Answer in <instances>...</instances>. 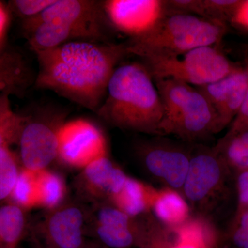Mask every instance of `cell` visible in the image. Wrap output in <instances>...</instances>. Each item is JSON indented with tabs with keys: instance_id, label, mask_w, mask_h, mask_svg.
<instances>
[{
	"instance_id": "cell-1",
	"label": "cell",
	"mask_w": 248,
	"mask_h": 248,
	"mask_svg": "<svg viewBox=\"0 0 248 248\" xmlns=\"http://www.w3.org/2000/svg\"><path fill=\"white\" fill-rule=\"evenodd\" d=\"M34 53L39 66L35 89L53 91L95 113L114 71L130 55L126 43L86 40Z\"/></svg>"
},
{
	"instance_id": "cell-2",
	"label": "cell",
	"mask_w": 248,
	"mask_h": 248,
	"mask_svg": "<svg viewBox=\"0 0 248 248\" xmlns=\"http://www.w3.org/2000/svg\"><path fill=\"white\" fill-rule=\"evenodd\" d=\"M96 113L116 128L160 135L164 115L162 101L141 62L117 67L108 85L107 97Z\"/></svg>"
},
{
	"instance_id": "cell-3",
	"label": "cell",
	"mask_w": 248,
	"mask_h": 248,
	"mask_svg": "<svg viewBox=\"0 0 248 248\" xmlns=\"http://www.w3.org/2000/svg\"><path fill=\"white\" fill-rule=\"evenodd\" d=\"M154 81L164 110L160 135L191 142L221 131L216 111L195 86L172 79Z\"/></svg>"
},
{
	"instance_id": "cell-4",
	"label": "cell",
	"mask_w": 248,
	"mask_h": 248,
	"mask_svg": "<svg viewBox=\"0 0 248 248\" xmlns=\"http://www.w3.org/2000/svg\"><path fill=\"white\" fill-rule=\"evenodd\" d=\"M226 31L224 23L167 11L151 34L126 44L130 55L141 59L176 56L200 47L217 45L226 35Z\"/></svg>"
},
{
	"instance_id": "cell-5",
	"label": "cell",
	"mask_w": 248,
	"mask_h": 248,
	"mask_svg": "<svg viewBox=\"0 0 248 248\" xmlns=\"http://www.w3.org/2000/svg\"><path fill=\"white\" fill-rule=\"evenodd\" d=\"M141 62L154 80L175 79L195 87L221 79L236 67L215 46L176 56L147 57Z\"/></svg>"
},
{
	"instance_id": "cell-6",
	"label": "cell",
	"mask_w": 248,
	"mask_h": 248,
	"mask_svg": "<svg viewBox=\"0 0 248 248\" xmlns=\"http://www.w3.org/2000/svg\"><path fill=\"white\" fill-rule=\"evenodd\" d=\"M68 112L62 108L42 106L26 115L19 138V156L24 169L43 170L58 159V132Z\"/></svg>"
},
{
	"instance_id": "cell-7",
	"label": "cell",
	"mask_w": 248,
	"mask_h": 248,
	"mask_svg": "<svg viewBox=\"0 0 248 248\" xmlns=\"http://www.w3.org/2000/svg\"><path fill=\"white\" fill-rule=\"evenodd\" d=\"M46 22L65 23L86 41L108 42L107 22L102 1L94 0H56L40 15L22 21L23 35Z\"/></svg>"
},
{
	"instance_id": "cell-8",
	"label": "cell",
	"mask_w": 248,
	"mask_h": 248,
	"mask_svg": "<svg viewBox=\"0 0 248 248\" xmlns=\"http://www.w3.org/2000/svg\"><path fill=\"white\" fill-rule=\"evenodd\" d=\"M102 7L109 27L130 41L151 34L167 13L166 0H106Z\"/></svg>"
},
{
	"instance_id": "cell-9",
	"label": "cell",
	"mask_w": 248,
	"mask_h": 248,
	"mask_svg": "<svg viewBox=\"0 0 248 248\" xmlns=\"http://www.w3.org/2000/svg\"><path fill=\"white\" fill-rule=\"evenodd\" d=\"M107 139L99 127L86 119L66 121L58 132V159L76 169H84L107 156Z\"/></svg>"
},
{
	"instance_id": "cell-10",
	"label": "cell",
	"mask_w": 248,
	"mask_h": 248,
	"mask_svg": "<svg viewBox=\"0 0 248 248\" xmlns=\"http://www.w3.org/2000/svg\"><path fill=\"white\" fill-rule=\"evenodd\" d=\"M229 170L214 148L201 146L192 150L182 188L184 197L195 205L206 204L223 188Z\"/></svg>"
},
{
	"instance_id": "cell-11",
	"label": "cell",
	"mask_w": 248,
	"mask_h": 248,
	"mask_svg": "<svg viewBox=\"0 0 248 248\" xmlns=\"http://www.w3.org/2000/svg\"><path fill=\"white\" fill-rule=\"evenodd\" d=\"M191 151L173 142L155 140L140 146L139 153L153 177L166 187L182 190L190 167Z\"/></svg>"
},
{
	"instance_id": "cell-12",
	"label": "cell",
	"mask_w": 248,
	"mask_h": 248,
	"mask_svg": "<svg viewBox=\"0 0 248 248\" xmlns=\"http://www.w3.org/2000/svg\"><path fill=\"white\" fill-rule=\"evenodd\" d=\"M93 227L97 239L109 248H141L146 239L147 226H141L112 203L97 208L93 215Z\"/></svg>"
},
{
	"instance_id": "cell-13",
	"label": "cell",
	"mask_w": 248,
	"mask_h": 248,
	"mask_svg": "<svg viewBox=\"0 0 248 248\" xmlns=\"http://www.w3.org/2000/svg\"><path fill=\"white\" fill-rule=\"evenodd\" d=\"M85 223L86 213L74 203L51 210L39 231L44 248H82Z\"/></svg>"
},
{
	"instance_id": "cell-14",
	"label": "cell",
	"mask_w": 248,
	"mask_h": 248,
	"mask_svg": "<svg viewBox=\"0 0 248 248\" xmlns=\"http://www.w3.org/2000/svg\"><path fill=\"white\" fill-rule=\"evenodd\" d=\"M248 88V66H236L231 73L210 84L197 86L218 115L220 130L232 124L242 106Z\"/></svg>"
},
{
	"instance_id": "cell-15",
	"label": "cell",
	"mask_w": 248,
	"mask_h": 248,
	"mask_svg": "<svg viewBox=\"0 0 248 248\" xmlns=\"http://www.w3.org/2000/svg\"><path fill=\"white\" fill-rule=\"evenodd\" d=\"M128 176L107 156L96 160L82 170L77 187L80 194L95 202H110L122 188Z\"/></svg>"
},
{
	"instance_id": "cell-16",
	"label": "cell",
	"mask_w": 248,
	"mask_h": 248,
	"mask_svg": "<svg viewBox=\"0 0 248 248\" xmlns=\"http://www.w3.org/2000/svg\"><path fill=\"white\" fill-rule=\"evenodd\" d=\"M37 75L20 49L8 45L0 50V92L23 99L35 86Z\"/></svg>"
},
{
	"instance_id": "cell-17",
	"label": "cell",
	"mask_w": 248,
	"mask_h": 248,
	"mask_svg": "<svg viewBox=\"0 0 248 248\" xmlns=\"http://www.w3.org/2000/svg\"><path fill=\"white\" fill-rule=\"evenodd\" d=\"M157 191L141 181L128 177L122 188L110 202L129 216L135 218L151 210Z\"/></svg>"
},
{
	"instance_id": "cell-18",
	"label": "cell",
	"mask_w": 248,
	"mask_h": 248,
	"mask_svg": "<svg viewBox=\"0 0 248 248\" xmlns=\"http://www.w3.org/2000/svg\"><path fill=\"white\" fill-rule=\"evenodd\" d=\"M151 210L169 229L177 228L190 218V207L185 197L170 187L158 190Z\"/></svg>"
},
{
	"instance_id": "cell-19",
	"label": "cell",
	"mask_w": 248,
	"mask_h": 248,
	"mask_svg": "<svg viewBox=\"0 0 248 248\" xmlns=\"http://www.w3.org/2000/svg\"><path fill=\"white\" fill-rule=\"evenodd\" d=\"M239 0H179L177 9L184 14L226 24L231 21Z\"/></svg>"
},
{
	"instance_id": "cell-20",
	"label": "cell",
	"mask_w": 248,
	"mask_h": 248,
	"mask_svg": "<svg viewBox=\"0 0 248 248\" xmlns=\"http://www.w3.org/2000/svg\"><path fill=\"white\" fill-rule=\"evenodd\" d=\"M214 149L229 170L236 173L248 170V131L227 133Z\"/></svg>"
},
{
	"instance_id": "cell-21",
	"label": "cell",
	"mask_w": 248,
	"mask_h": 248,
	"mask_svg": "<svg viewBox=\"0 0 248 248\" xmlns=\"http://www.w3.org/2000/svg\"><path fill=\"white\" fill-rule=\"evenodd\" d=\"M24 209L14 203L0 209V248H17L25 234Z\"/></svg>"
},
{
	"instance_id": "cell-22",
	"label": "cell",
	"mask_w": 248,
	"mask_h": 248,
	"mask_svg": "<svg viewBox=\"0 0 248 248\" xmlns=\"http://www.w3.org/2000/svg\"><path fill=\"white\" fill-rule=\"evenodd\" d=\"M176 239L196 245L200 248H218V234L213 223L202 217L190 218L174 228Z\"/></svg>"
},
{
	"instance_id": "cell-23",
	"label": "cell",
	"mask_w": 248,
	"mask_h": 248,
	"mask_svg": "<svg viewBox=\"0 0 248 248\" xmlns=\"http://www.w3.org/2000/svg\"><path fill=\"white\" fill-rule=\"evenodd\" d=\"M9 96L0 94V143L8 146L19 143L26 121V115L13 110Z\"/></svg>"
},
{
	"instance_id": "cell-24",
	"label": "cell",
	"mask_w": 248,
	"mask_h": 248,
	"mask_svg": "<svg viewBox=\"0 0 248 248\" xmlns=\"http://www.w3.org/2000/svg\"><path fill=\"white\" fill-rule=\"evenodd\" d=\"M10 197L24 210L40 207L38 171L26 169L21 170Z\"/></svg>"
},
{
	"instance_id": "cell-25",
	"label": "cell",
	"mask_w": 248,
	"mask_h": 248,
	"mask_svg": "<svg viewBox=\"0 0 248 248\" xmlns=\"http://www.w3.org/2000/svg\"><path fill=\"white\" fill-rule=\"evenodd\" d=\"M40 207L53 210L61 205L66 186L61 176L47 169L38 171Z\"/></svg>"
},
{
	"instance_id": "cell-26",
	"label": "cell",
	"mask_w": 248,
	"mask_h": 248,
	"mask_svg": "<svg viewBox=\"0 0 248 248\" xmlns=\"http://www.w3.org/2000/svg\"><path fill=\"white\" fill-rule=\"evenodd\" d=\"M17 156L11 147L0 143V199L11 197L19 174Z\"/></svg>"
},
{
	"instance_id": "cell-27",
	"label": "cell",
	"mask_w": 248,
	"mask_h": 248,
	"mask_svg": "<svg viewBox=\"0 0 248 248\" xmlns=\"http://www.w3.org/2000/svg\"><path fill=\"white\" fill-rule=\"evenodd\" d=\"M56 0H11L8 1L13 14L22 21L36 17Z\"/></svg>"
},
{
	"instance_id": "cell-28",
	"label": "cell",
	"mask_w": 248,
	"mask_h": 248,
	"mask_svg": "<svg viewBox=\"0 0 248 248\" xmlns=\"http://www.w3.org/2000/svg\"><path fill=\"white\" fill-rule=\"evenodd\" d=\"M236 248H248V208L237 209L230 232Z\"/></svg>"
},
{
	"instance_id": "cell-29",
	"label": "cell",
	"mask_w": 248,
	"mask_h": 248,
	"mask_svg": "<svg viewBox=\"0 0 248 248\" xmlns=\"http://www.w3.org/2000/svg\"><path fill=\"white\" fill-rule=\"evenodd\" d=\"M169 232L153 223H148L146 237L141 248H169Z\"/></svg>"
},
{
	"instance_id": "cell-30",
	"label": "cell",
	"mask_w": 248,
	"mask_h": 248,
	"mask_svg": "<svg viewBox=\"0 0 248 248\" xmlns=\"http://www.w3.org/2000/svg\"><path fill=\"white\" fill-rule=\"evenodd\" d=\"M14 15L8 2L0 1V50L9 45V34Z\"/></svg>"
},
{
	"instance_id": "cell-31",
	"label": "cell",
	"mask_w": 248,
	"mask_h": 248,
	"mask_svg": "<svg viewBox=\"0 0 248 248\" xmlns=\"http://www.w3.org/2000/svg\"><path fill=\"white\" fill-rule=\"evenodd\" d=\"M248 131V88L242 106L233 122L228 133Z\"/></svg>"
},
{
	"instance_id": "cell-32",
	"label": "cell",
	"mask_w": 248,
	"mask_h": 248,
	"mask_svg": "<svg viewBox=\"0 0 248 248\" xmlns=\"http://www.w3.org/2000/svg\"><path fill=\"white\" fill-rule=\"evenodd\" d=\"M237 209L248 208V170L237 173Z\"/></svg>"
},
{
	"instance_id": "cell-33",
	"label": "cell",
	"mask_w": 248,
	"mask_h": 248,
	"mask_svg": "<svg viewBox=\"0 0 248 248\" xmlns=\"http://www.w3.org/2000/svg\"><path fill=\"white\" fill-rule=\"evenodd\" d=\"M231 22L234 25L248 29V0L241 1L233 15Z\"/></svg>"
},
{
	"instance_id": "cell-34",
	"label": "cell",
	"mask_w": 248,
	"mask_h": 248,
	"mask_svg": "<svg viewBox=\"0 0 248 248\" xmlns=\"http://www.w3.org/2000/svg\"><path fill=\"white\" fill-rule=\"evenodd\" d=\"M169 248H200L196 245L182 240L176 239L175 242L171 243Z\"/></svg>"
},
{
	"instance_id": "cell-35",
	"label": "cell",
	"mask_w": 248,
	"mask_h": 248,
	"mask_svg": "<svg viewBox=\"0 0 248 248\" xmlns=\"http://www.w3.org/2000/svg\"><path fill=\"white\" fill-rule=\"evenodd\" d=\"M82 248H96L94 247V246H88V245H85L84 247H83Z\"/></svg>"
}]
</instances>
